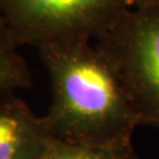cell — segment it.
Listing matches in <instances>:
<instances>
[{"instance_id":"8","label":"cell","mask_w":159,"mask_h":159,"mask_svg":"<svg viewBox=\"0 0 159 159\" xmlns=\"http://www.w3.org/2000/svg\"><path fill=\"white\" fill-rule=\"evenodd\" d=\"M134 159H139V157H136V158H134Z\"/></svg>"},{"instance_id":"6","label":"cell","mask_w":159,"mask_h":159,"mask_svg":"<svg viewBox=\"0 0 159 159\" xmlns=\"http://www.w3.org/2000/svg\"><path fill=\"white\" fill-rule=\"evenodd\" d=\"M132 144L113 148H90L54 138L44 159H134Z\"/></svg>"},{"instance_id":"3","label":"cell","mask_w":159,"mask_h":159,"mask_svg":"<svg viewBox=\"0 0 159 159\" xmlns=\"http://www.w3.org/2000/svg\"><path fill=\"white\" fill-rule=\"evenodd\" d=\"M133 4L134 0H0V13L18 46L38 50L97 40Z\"/></svg>"},{"instance_id":"5","label":"cell","mask_w":159,"mask_h":159,"mask_svg":"<svg viewBox=\"0 0 159 159\" xmlns=\"http://www.w3.org/2000/svg\"><path fill=\"white\" fill-rule=\"evenodd\" d=\"M32 72L0 13V97L32 87Z\"/></svg>"},{"instance_id":"7","label":"cell","mask_w":159,"mask_h":159,"mask_svg":"<svg viewBox=\"0 0 159 159\" xmlns=\"http://www.w3.org/2000/svg\"><path fill=\"white\" fill-rule=\"evenodd\" d=\"M150 1H154V0H134V4H133V6L142 5V4H146V2H150Z\"/></svg>"},{"instance_id":"4","label":"cell","mask_w":159,"mask_h":159,"mask_svg":"<svg viewBox=\"0 0 159 159\" xmlns=\"http://www.w3.org/2000/svg\"><path fill=\"white\" fill-rule=\"evenodd\" d=\"M54 138L25 100L0 97V159H44Z\"/></svg>"},{"instance_id":"1","label":"cell","mask_w":159,"mask_h":159,"mask_svg":"<svg viewBox=\"0 0 159 159\" xmlns=\"http://www.w3.org/2000/svg\"><path fill=\"white\" fill-rule=\"evenodd\" d=\"M38 52L51 80V105L43 119L52 136L90 148L132 144L140 118L113 66L91 41Z\"/></svg>"},{"instance_id":"2","label":"cell","mask_w":159,"mask_h":159,"mask_svg":"<svg viewBox=\"0 0 159 159\" xmlns=\"http://www.w3.org/2000/svg\"><path fill=\"white\" fill-rule=\"evenodd\" d=\"M142 125L159 129V0L132 6L97 39Z\"/></svg>"}]
</instances>
